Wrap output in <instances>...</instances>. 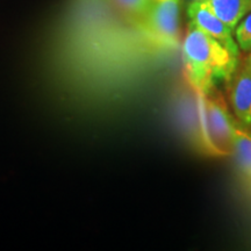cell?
<instances>
[{
    "instance_id": "obj_1",
    "label": "cell",
    "mask_w": 251,
    "mask_h": 251,
    "mask_svg": "<svg viewBox=\"0 0 251 251\" xmlns=\"http://www.w3.org/2000/svg\"><path fill=\"white\" fill-rule=\"evenodd\" d=\"M181 57L188 83L199 97L208 96L216 79L229 80L237 70L238 56L191 23Z\"/></svg>"
},
{
    "instance_id": "obj_2",
    "label": "cell",
    "mask_w": 251,
    "mask_h": 251,
    "mask_svg": "<svg viewBox=\"0 0 251 251\" xmlns=\"http://www.w3.org/2000/svg\"><path fill=\"white\" fill-rule=\"evenodd\" d=\"M180 0H158L142 18L148 35L163 47H176L179 36Z\"/></svg>"
},
{
    "instance_id": "obj_3",
    "label": "cell",
    "mask_w": 251,
    "mask_h": 251,
    "mask_svg": "<svg viewBox=\"0 0 251 251\" xmlns=\"http://www.w3.org/2000/svg\"><path fill=\"white\" fill-rule=\"evenodd\" d=\"M202 102L205 115V137L207 143L220 155L231 153V139L234 126L227 108L221 100L213 97H199Z\"/></svg>"
},
{
    "instance_id": "obj_4",
    "label": "cell",
    "mask_w": 251,
    "mask_h": 251,
    "mask_svg": "<svg viewBox=\"0 0 251 251\" xmlns=\"http://www.w3.org/2000/svg\"><path fill=\"white\" fill-rule=\"evenodd\" d=\"M188 18L191 24L205 31V33L214 37L219 42H221L226 48L230 50L234 55L238 56V48L236 41L233 37L231 31L233 29L229 28L224 21L220 19L208 1H191L187 9Z\"/></svg>"
},
{
    "instance_id": "obj_5",
    "label": "cell",
    "mask_w": 251,
    "mask_h": 251,
    "mask_svg": "<svg viewBox=\"0 0 251 251\" xmlns=\"http://www.w3.org/2000/svg\"><path fill=\"white\" fill-rule=\"evenodd\" d=\"M229 80V100L235 115L243 124L251 126V69L244 65Z\"/></svg>"
},
{
    "instance_id": "obj_6",
    "label": "cell",
    "mask_w": 251,
    "mask_h": 251,
    "mask_svg": "<svg viewBox=\"0 0 251 251\" xmlns=\"http://www.w3.org/2000/svg\"><path fill=\"white\" fill-rule=\"evenodd\" d=\"M207 1L216 15L233 30L237 24L251 12V0H207Z\"/></svg>"
},
{
    "instance_id": "obj_7",
    "label": "cell",
    "mask_w": 251,
    "mask_h": 251,
    "mask_svg": "<svg viewBox=\"0 0 251 251\" xmlns=\"http://www.w3.org/2000/svg\"><path fill=\"white\" fill-rule=\"evenodd\" d=\"M231 152L241 169L251 177V134L237 126H234L233 129Z\"/></svg>"
},
{
    "instance_id": "obj_8",
    "label": "cell",
    "mask_w": 251,
    "mask_h": 251,
    "mask_svg": "<svg viewBox=\"0 0 251 251\" xmlns=\"http://www.w3.org/2000/svg\"><path fill=\"white\" fill-rule=\"evenodd\" d=\"M235 41L243 51H251V12L235 27Z\"/></svg>"
},
{
    "instance_id": "obj_9",
    "label": "cell",
    "mask_w": 251,
    "mask_h": 251,
    "mask_svg": "<svg viewBox=\"0 0 251 251\" xmlns=\"http://www.w3.org/2000/svg\"><path fill=\"white\" fill-rule=\"evenodd\" d=\"M115 4L126 13L143 18L151 7V0H114Z\"/></svg>"
},
{
    "instance_id": "obj_10",
    "label": "cell",
    "mask_w": 251,
    "mask_h": 251,
    "mask_svg": "<svg viewBox=\"0 0 251 251\" xmlns=\"http://www.w3.org/2000/svg\"><path fill=\"white\" fill-rule=\"evenodd\" d=\"M246 65H248V67H249V68L251 69V54L249 55V57H248V59H247Z\"/></svg>"
},
{
    "instance_id": "obj_11",
    "label": "cell",
    "mask_w": 251,
    "mask_h": 251,
    "mask_svg": "<svg viewBox=\"0 0 251 251\" xmlns=\"http://www.w3.org/2000/svg\"><path fill=\"white\" fill-rule=\"evenodd\" d=\"M191 1H197V2H200V1H207V0H191Z\"/></svg>"
},
{
    "instance_id": "obj_12",
    "label": "cell",
    "mask_w": 251,
    "mask_h": 251,
    "mask_svg": "<svg viewBox=\"0 0 251 251\" xmlns=\"http://www.w3.org/2000/svg\"><path fill=\"white\" fill-rule=\"evenodd\" d=\"M151 1H158V0H151Z\"/></svg>"
}]
</instances>
